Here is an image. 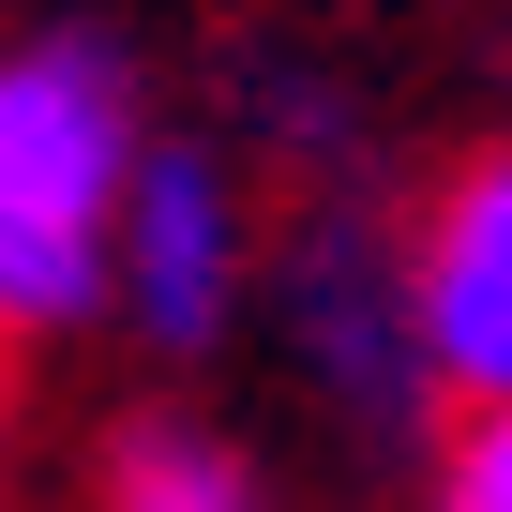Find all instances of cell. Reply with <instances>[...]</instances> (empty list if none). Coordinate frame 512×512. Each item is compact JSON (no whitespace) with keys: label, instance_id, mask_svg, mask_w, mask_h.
Here are the masks:
<instances>
[{"label":"cell","instance_id":"6da1fadb","mask_svg":"<svg viewBox=\"0 0 512 512\" xmlns=\"http://www.w3.org/2000/svg\"><path fill=\"white\" fill-rule=\"evenodd\" d=\"M136 181V106L106 46L0 61V332H61L106 302V241Z\"/></svg>","mask_w":512,"mask_h":512},{"label":"cell","instance_id":"8992f818","mask_svg":"<svg viewBox=\"0 0 512 512\" xmlns=\"http://www.w3.org/2000/svg\"><path fill=\"white\" fill-rule=\"evenodd\" d=\"M437 512H512V407H482L467 437H452V497Z\"/></svg>","mask_w":512,"mask_h":512},{"label":"cell","instance_id":"5b68a950","mask_svg":"<svg viewBox=\"0 0 512 512\" xmlns=\"http://www.w3.org/2000/svg\"><path fill=\"white\" fill-rule=\"evenodd\" d=\"M302 317H317V362H332V377H362V392L407 377V347H377V332H392V317H377V272H362V302H347V256H317V272H302Z\"/></svg>","mask_w":512,"mask_h":512},{"label":"cell","instance_id":"3957f363","mask_svg":"<svg viewBox=\"0 0 512 512\" xmlns=\"http://www.w3.org/2000/svg\"><path fill=\"white\" fill-rule=\"evenodd\" d=\"M407 347L437 377H467L482 407H512V166H482L422 256V302H407Z\"/></svg>","mask_w":512,"mask_h":512},{"label":"cell","instance_id":"277c9868","mask_svg":"<svg viewBox=\"0 0 512 512\" xmlns=\"http://www.w3.org/2000/svg\"><path fill=\"white\" fill-rule=\"evenodd\" d=\"M106 512H256V467L196 422H136L121 467H106Z\"/></svg>","mask_w":512,"mask_h":512},{"label":"cell","instance_id":"7a4b0ae2","mask_svg":"<svg viewBox=\"0 0 512 512\" xmlns=\"http://www.w3.org/2000/svg\"><path fill=\"white\" fill-rule=\"evenodd\" d=\"M106 287L136 302L151 347H211V332H226V302H241V211H226V181H211L196 151H136Z\"/></svg>","mask_w":512,"mask_h":512}]
</instances>
